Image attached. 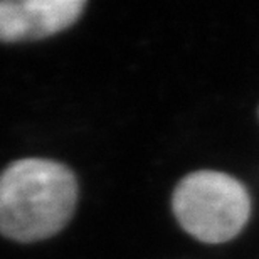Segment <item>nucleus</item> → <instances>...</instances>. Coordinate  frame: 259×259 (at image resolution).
<instances>
[{
	"label": "nucleus",
	"mask_w": 259,
	"mask_h": 259,
	"mask_svg": "<svg viewBox=\"0 0 259 259\" xmlns=\"http://www.w3.org/2000/svg\"><path fill=\"white\" fill-rule=\"evenodd\" d=\"M77 204V180L66 165L22 158L0 174V234L34 242L58 234Z\"/></svg>",
	"instance_id": "nucleus-1"
},
{
	"label": "nucleus",
	"mask_w": 259,
	"mask_h": 259,
	"mask_svg": "<svg viewBox=\"0 0 259 259\" xmlns=\"http://www.w3.org/2000/svg\"><path fill=\"white\" fill-rule=\"evenodd\" d=\"M251 204L246 189L221 172L202 170L180 180L174 212L180 226L202 242H226L244 227Z\"/></svg>",
	"instance_id": "nucleus-2"
},
{
	"label": "nucleus",
	"mask_w": 259,
	"mask_h": 259,
	"mask_svg": "<svg viewBox=\"0 0 259 259\" xmlns=\"http://www.w3.org/2000/svg\"><path fill=\"white\" fill-rule=\"evenodd\" d=\"M86 0H2L0 40L22 42L63 32L77 22Z\"/></svg>",
	"instance_id": "nucleus-3"
}]
</instances>
